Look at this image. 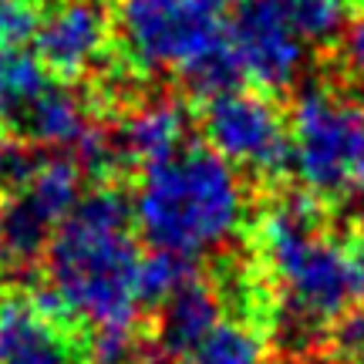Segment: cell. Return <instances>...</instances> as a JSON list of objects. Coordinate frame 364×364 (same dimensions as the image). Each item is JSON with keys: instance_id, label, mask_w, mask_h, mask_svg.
<instances>
[{"instance_id": "6da1fadb", "label": "cell", "mask_w": 364, "mask_h": 364, "mask_svg": "<svg viewBox=\"0 0 364 364\" xmlns=\"http://www.w3.org/2000/svg\"><path fill=\"white\" fill-rule=\"evenodd\" d=\"M142 253L132 236V206L115 189L81 196L48 247L51 297L65 317L95 334H135L142 311Z\"/></svg>"}, {"instance_id": "7a4b0ae2", "label": "cell", "mask_w": 364, "mask_h": 364, "mask_svg": "<svg viewBox=\"0 0 364 364\" xmlns=\"http://www.w3.org/2000/svg\"><path fill=\"white\" fill-rule=\"evenodd\" d=\"M132 220L156 250L193 260L240 233L247 220V186L216 152L182 149L142 172Z\"/></svg>"}, {"instance_id": "3957f363", "label": "cell", "mask_w": 364, "mask_h": 364, "mask_svg": "<svg viewBox=\"0 0 364 364\" xmlns=\"http://www.w3.org/2000/svg\"><path fill=\"white\" fill-rule=\"evenodd\" d=\"M263 267L280 290L287 324L307 341L351 311L358 290L351 253L327 233L314 196H284L257 223Z\"/></svg>"}, {"instance_id": "277c9868", "label": "cell", "mask_w": 364, "mask_h": 364, "mask_svg": "<svg viewBox=\"0 0 364 364\" xmlns=\"http://www.w3.org/2000/svg\"><path fill=\"white\" fill-rule=\"evenodd\" d=\"M290 162L314 199H364V102L311 85L294 102Z\"/></svg>"}, {"instance_id": "5b68a950", "label": "cell", "mask_w": 364, "mask_h": 364, "mask_svg": "<svg viewBox=\"0 0 364 364\" xmlns=\"http://www.w3.org/2000/svg\"><path fill=\"white\" fill-rule=\"evenodd\" d=\"M223 14L203 0H118L115 27L132 65L142 71H186L223 41Z\"/></svg>"}, {"instance_id": "8992f818", "label": "cell", "mask_w": 364, "mask_h": 364, "mask_svg": "<svg viewBox=\"0 0 364 364\" xmlns=\"http://www.w3.org/2000/svg\"><path fill=\"white\" fill-rule=\"evenodd\" d=\"M209 152L230 166L260 176H280L290 162V132L280 108L263 91L233 88L206 102L203 112Z\"/></svg>"}, {"instance_id": "52a82bcc", "label": "cell", "mask_w": 364, "mask_h": 364, "mask_svg": "<svg viewBox=\"0 0 364 364\" xmlns=\"http://www.w3.org/2000/svg\"><path fill=\"white\" fill-rule=\"evenodd\" d=\"M81 203L78 159H41L21 193L7 199L0 213V257L4 263L24 267L51 247L54 233Z\"/></svg>"}, {"instance_id": "ba28073f", "label": "cell", "mask_w": 364, "mask_h": 364, "mask_svg": "<svg viewBox=\"0 0 364 364\" xmlns=\"http://www.w3.org/2000/svg\"><path fill=\"white\" fill-rule=\"evenodd\" d=\"M240 75L260 88H287L304 68L307 44L284 11V0H243L226 27Z\"/></svg>"}, {"instance_id": "9c48e42d", "label": "cell", "mask_w": 364, "mask_h": 364, "mask_svg": "<svg viewBox=\"0 0 364 364\" xmlns=\"http://www.w3.org/2000/svg\"><path fill=\"white\" fill-rule=\"evenodd\" d=\"M0 364H81V348L54 297L0 300Z\"/></svg>"}, {"instance_id": "30bf717a", "label": "cell", "mask_w": 364, "mask_h": 364, "mask_svg": "<svg viewBox=\"0 0 364 364\" xmlns=\"http://www.w3.org/2000/svg\"><path fill=\"white\" fill-rule=\"evenodd\" d=\"M112 38V17L102 0H58L41 17L38 61L61 78H78L102 61Z\"/></svg>"}, {"instance_id": "8fae6325", "label": "cell", "mask_w": 364, "mask_h": 364, "mask_svg": "<svg viewBox=\"0 0 364 364\" xmlns=\"http://www.w3.org/2000/svg\"><path fill=\"white\" fill-rule=\"evenodd\" d=\"M186 135H189L186 108L176 98H149L125 115L122 129H118L115 149L149 169V166L166 162L176 152H182Z\"/></svg>"}, {"instance_id": "7c38bea8", "label": "cell", "mask_w": 364, "mask_h": 364, "mask_svg": "<svg viewBox=\"0 0 364 364\" xmlns=\"http://www.w3.org/2000/svg\"><path fill=\"white\" fill-rule=\"evenodd\" d=\"M162 324H159V341L162 348L172 354V358H186V354H196L199 344L220 327V294L206 284L193 277L189 284L182 287L179 294H172L166 304H162Z\"/></svg>"}, {"instance_id": "4fadbf2b", "label": "cell", "mask_w": 364, "mask_h": 364, "mask_svg": "<svg viewBox=\"0 0 364 364\" xmlns=\"http://www.w3.org/2000/svg\"><path fill=\"white\" fill-rule=\"evenodd\" d=\"M95 129L98 125L91 122L88 102L78 91L48 85L38 95V102L31 105V112H27V118L21 122L17 132L38 145H61V149L75 145L78 149Z\"/></svg>"}, {"instance_id": "5bb4252c", "label": "cell", "mask_w": 364, "mask_h": 364, "mask_svg": "<svg viewBox=\"0 0 364 364\" xmlns=\"http://www.w3.org/2000/svg\"><path fill=\"white\" fill-rule=\"evenodd\" d=\"M44 88L48 75L38 58L24 51H0V135L21 129Z\"/></svg>"}, {"instance_id": "9a60e30c", "label": "cell", "mask_w": 364, "mask_h": 364, "mask_svg": "<svg viewBox=\"0 0 364 364\" xmlns=\"http://www.w3.org/2000/svg\"><path fill=\"white\" fill-rule=\"evenodd\" d=\"M196 364H267V344L260 331L247 321H220L199 351L193 354Z\"/></svg>"}, {"instance_id": "2e32d148", "label": "cell", "mask_w": 364, "mask_h": 364, "mask_svg": "<svg viewBox=\"0 0 364 364\" xmlns=\"http://www.w3.org/2000/svg\"><path fill=\"white\" fill-rule=\"evenodd\" d=\"M284 11L304 44H331L348 31V0H284Z\"/></svg>"}, {"instance_id": "e0dca14e", "label": "cell", "mask_w": 364, "mask_h": 364, "mask_svg": "<svg viewBox=\"0 0 364 364\" xmlns=\"http://www.w3.org/2000/svg\"><path fill=\"white\" fill-rule=\"evenodd\" d=\"M193 263L176 253H162L152 250L142 257V270H139V290H142V304H166L172 294H179L182 287L193 280Z\"/></svg>"}, {"instance_id": "ac0fdd59", "label": "cell", "mask_w": 364, "mask_h": 364, "mask_svg": "<svg viewBox=\"0 0 364 364\" xmlns=\"http://www.w3.org/2000/svg\"><path fill=\"white\" fill-rule=\"evenodd\" d=\"M38 0H0V51H21L41 27Z\"/></svg>"}, {"instance_id": "d6986e66", "label": "cell", "mask_w": 364, "mask_h": 364, "mask_svg": "<svg viewBox=\"0 0 364 364\" xmlns=\"http://www.w3.org/2000/svg\"><path fill=\"white\" fill-rule=\"evenodd\" d=\"M38 162L41 159L31 152V145L17 142L11 135H0V193H21L31 182V176L38 172Z\"/></svg>"}, {"instance_id": "ffe728a7", "label": "cell", "mask_w": 364, "mask_h": 364, "mask_svg": "<svg viewBox=\"0 0 364 364\" xmlns=\"http://www.w3.org/2000/svg\"><path fill=\"white\" fill-rule=\"evenodd\" d=\"M331 348L344 358V361H361L364 358V311L341 314L331 324Z\"/></svg>"}, {"instance_id": "44dd1931", "label": "cell", "mask_w": 364, "mask_h": 364, "mask_svg": "<svg viewBox=\"0 0 364 364\" xmlns=\"http://www.w3.org/2000/svg\"><path fill=\"white\" fill-rule=\"evenodd\" d=\"M88 364H135V334H95Z\"/></svg>"}, {"instance_id": "7402d4cb", "label": "cell", "mask_w": 364, "mask_h": 364, "mask_svg": "<svg viewBox=\"0 0 364 364\" xmlns=\"http://www.w3.org/2000/svg\"><path fill=\"white\" fill-rule=\"evenodd\" d=\"M341 68L348 81L364 95V17L354 21L341 38Z\"/></svg>"}, {"instance_id": "603a6c76", "label": "cell", "mask_w": 364, "mask_h": 364, "mask_svg": "<svg viewBox=\"0 0 364 364\" xmlns=\"http://www.w3.org/2000/svg\"><path fill=\"white\" fill-rule=\"evenodd\" d=\"M351 260H354V273H358V290L364 294V236L358 240V243H354Z\"/></svg>"}, {"instance_id": "cb8c5ba5", "label": "cell", "mask_w": 364, "mask_h": 364, "mask_svg": "<svg viewBox=\"0 0 364 364\" xmlns=\"http://www.w3.org/2000/svg\"><path fill=\"white\" fill-rule=\"evenodd\" d=\"M203 4H206L209 11H216V14H223V11H226V7H230V4H233V0H203Z\"/></svg>"}, {"instance_id": "d4e9b609", "label": "cell", "mask_w": 364, "mask_h": 364, "mask_svg": "<svg viewBox=\"0 0 364 364\" xmlns=\"http://www.w3.org/2000/svg\"><path fill=\"white\" fill-rule=\"evenodd\" d=\"M354 4H358V7H364V0H354Z\"/></svg>"}]
</instances>
